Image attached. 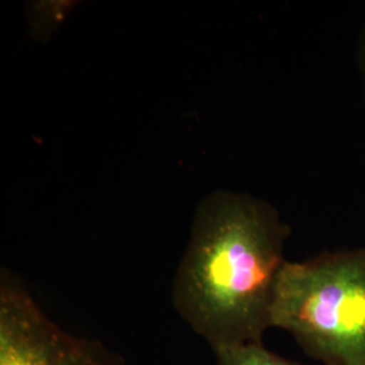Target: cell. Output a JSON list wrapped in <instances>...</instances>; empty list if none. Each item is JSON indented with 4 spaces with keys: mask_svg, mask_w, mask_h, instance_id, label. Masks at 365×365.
Here are the masks:
<instances>
[{
    "mask_svg": "<svg viewBox=\"0 0 365 365\" xmlns=\"http://www.w3.org/2000/svg\"><path fill=\"white\" fill-rule=\"evenodd\" d=\"M291 229L271 203L215 191L196 211L173 282V304L211 348L261 342Z\"/></svg>",
    "mask_w": 365,
    "mask_h": 365,
    "instance_id": "6da1fadb",
    "label": "cell"
},
{
    "mask_svg": "<svg viewBox=\"0 0 365 365\" xmlns=\"http://www.w3.org/2000/svg\"><path fill=\"white\" fill-rule=\"evenodd\" d=\"M271 327L325 365H365V247L284 261Z\"/></svg>",
    "mask_w": 365,
    "mask_h": 365,
    "instance_id": "7a4b0ae2",
    "label": "cell"
},
{
    "mask_svg": "<svg viewBox=\"0 0 365 365\" xmlns=\"http://www.w3.org/2000/svg\"><path fill=\"white\" fill-rule=\"evenodd\" d=\"M0 365H125L101 341L58 327L10 274L0 279Z\"/></svg>",
    "mask_w": 365,
    "mask_h": 365,
    "instance_id": "3957f363",
    "label": "cell"
},
{
    "mask_svg": "<svg viewBox=\"0 0 365 365\" xmlns=\"http://www.w3.org/2000/svg\"><path fill=\"white\" fill-rule=\"evenodd\" d=\"M214 352L218 365H302L265 349L261 342L221 345Z\"/></svg>",
    "mask_w": 365,
    "mask_h": 365,
    "instance_id": "277c9868",
    "label": "cell"
},
{
    "mask_svg": "<svg viewBox=\"0 0 365 365\" xmlns=\"http://www.w3.org/2000/svg\"><path fill=\"white\" fill-rule=\"evenodd\" d=\"M357 64L361 75V80L365 88V21L359 36V46H357Z\"/></svg>",
    "mask_w": 365,
    "mask_h": 365,
    "instance_id": "5b68a950",
    "label": "cell"
}]
</instances>
